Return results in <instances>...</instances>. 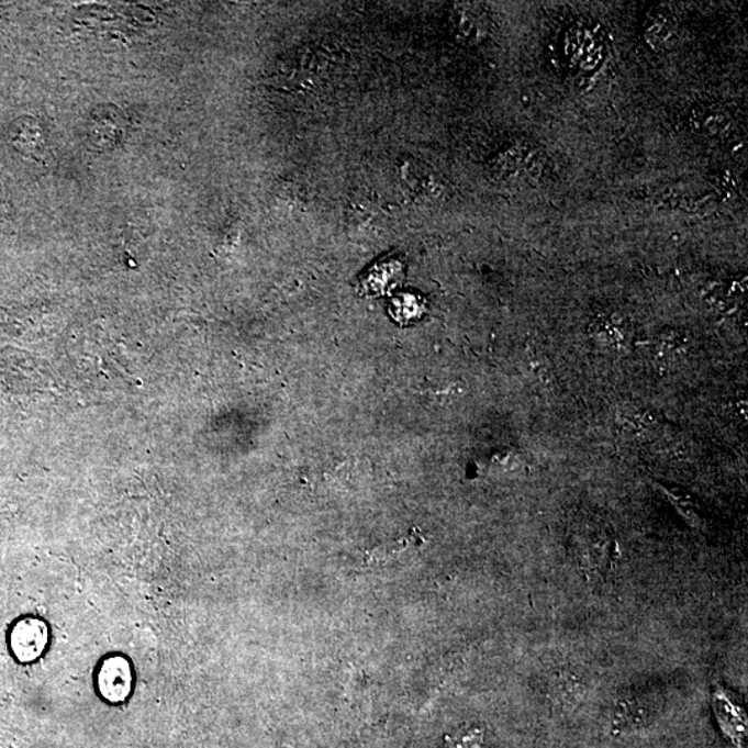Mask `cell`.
Wrapping results in <instances>:
<instances>
[{
  "mask_svg": "<svg viewBox=\"0 0 748 748\" xmlns=\"http://www.w3.org/2000/svg\"><path fill=\"white\" fill-rule=\"evenodd\" d=\"M47 645V628L35 618L20 621L12 633V649L20 661H33L44 652Z\"/></svg>",
  "mask_w": 748,
  "mask_h": 748,
  "instance_id": "6da1fadb",
  "label": "cell"
},
{
  "mask_svg": "<svg viewBox=\"0 0 748 748\" xmlns=\"http://www.w3.org/2000/svg\"><path fill=\"white\" fill-rule=\"evenodd\" d=\"M132 688V671L129 661L122 657L105 660L99 672V689L110 702H122Z\"/></svg>",
  "mask_w": 748,
  "mask_h": 748,
  "instance_id": "7a4b0ae2",
  "label": "cell"
},
{
  "mask_svg": "<svg viewBox=\"0 0 748 748\" xmlns=\"http://www.w3.org/2000/svg\"><path fill=\"white\" fill-rule=\"evenodd\" d=\"M10 142L26 157L38 158L44 152V137L41 125L33 116H21L10 126Z\"/></svg>",
  "mask_w": 748,
  "mask_h": 748,
  "instance_id": "3957f363",
  "label": "cell"
},
{
  "mask_svg": "<svg viewBox=\"0 0 748 748\" xmlns=\"http://www.w3.org/2000/svg\"><path fill=\"white\" fill-rule=\"evenodd\" d=\"M90 137L99 147H114L122 137V115L119 109L103 108L93 113Z\"/></svg>",
  "mask_w": 748,
  "mask_h": 748,
  "instance_id": "277c9868",
  "label": "cell"
},
{
  "mask_svg": "<svg viewBox=\"0 0 748 748\" xmlns=\"http://www.w3.org/2000/svg\"><path fill=\"white\" fill-rule=\"evenodd\" d=\"M730 124V115L719 105L702 104L692 114L693 130L705 136H723Z\"/></svg>",
  "mask_w": 748,
  "mask_h": 748,
  "instance_id": "5b68a950",
  "label": "cell"
},
{
  "mask_svg": "<svg viewBox=\"0 0 748 748\" xmlns=\"http://www.w3.org/2000/svg\"><path fill=\"white\" fill-rule=\"evenodd\" d=\"M714 707L721 724L728 721V726H725V728L736 732L739 736L741 735V732L746 730L745 713L741 714L740 708L736 707L723 692L715 694Z\"/></svg>",
  "mask_w": 748,
  "mask_h": 748,
  "instance_id": "8992f818",
  "label": "cell"
},
{
  "mask_svg": "<svg viewBox=\"0 0 748 748\" xmlns=\"http://www.w3.org/2000/svg\"><path fill=\"white\" fill-rule=\"evenodd\" d=\"M672 24L670 20L662 14H655L651 18L650 24H647L646 36L652 42V45L666 44L672 34Z\"/></svg>",
  "mask_w": 748,
  "mask_h": 748,
  "instance_id": "52a82bcc",
  "label": "cell"
},
{
  "mask_svg": "<svg viewBox=\"0 0 748 748\" xmlns=\"http://www.w3.org/2000/svg\"><path fill=\"white\" fill-rule=\"evenodd\" d=\"M482 734L480 729L464 732L448 743L447 748H481Z\"/></svg>",
  "mask_w": 748,
  "mask_h": 748,
  "instance_id": "ba28073f",
  "label": "cell"
}]
</instances>
